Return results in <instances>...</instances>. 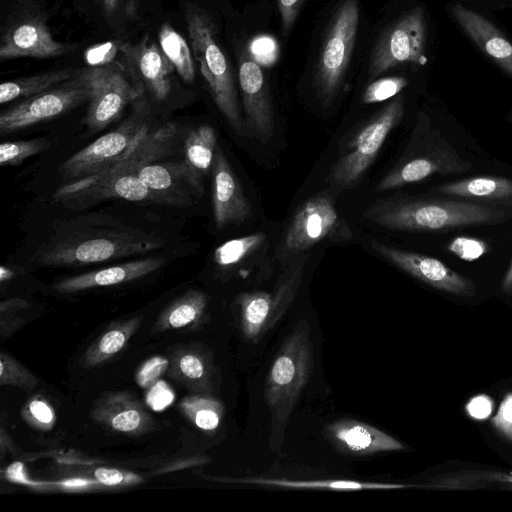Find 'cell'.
Returning a JSON list of instances; mask_svg holds the SVG:
<instances>
[{
    "mask_svg": "<svg viewBox=\"0 0 512 512\" xmlns=\"http://www.w3.org/2000/svg\"><path fill=\"white\" fill-rule=\"evenodd\" d=\"M264 233H254L229 240L214 251V262L222 268H233L257 251L265 242Z\"/></svg>",
    "mask_w": 512,
    "mask_h": 512,
    "instance_id": "obj_35",
    "label": "cell"
},
{
    "mask_svg": "<svg viewBox=\"0 0 512 512\" xmlns=\"http://www.w3.org/2000/svg\"><path fill=\"white\" fill-rule=\"evenodd\" d=\"M425 40L423 9L415 7L391 23L377 38L369 58V78L374 79L404 63L424 64Z\"/></svg>",
    "mask_w": 512,
    "mask_h": 512,
    "instance_id": "obj_11",
    "label": "cell"
},
{
    "mask_svg": "<svg viewBox=\"0 0 512 512\" xmlns=\"http://www.w3.org/2000/svg\"><path fill=\"white\" fill-rule=\"evenodd\" d=\"M507 119H508L510 122H512V111L509 113V115H508Z\"/></svg>",
    "mask_w": 512,
    "mask_h": 512,
    "instance_id": "obj_51",
    "label": "cell"
},
{
    "mask_svg": "<svg viewBox=\"0 0 512 512\" xmlns=\"http://www.w3.org/2000/svg\"><path fill=\"white\" fill-rule=\"evenodd\" d=\"M28 307H29L28 302L23 299H19V298L10 299V300L1 302L0 312H1V314H5V313H9V312L26 309Z\"/></svg>",
    "mask_w": 512,
    "mask_h": 512,
    "instance_id": "obj_48",
    "label": "cell"
},
{
    "mask_svg": "<svg viewBox=\"0 0 512 512\" xmlns=\"http://www.w3.org/2000/svg\"><path fill=\"white\" fill-rule=\"evenodd\" d=\"M73 44L56 41L40 12H23L12 16L1 29L0 60L20 57L55 58L69 54Z\"/></svg>",
    "mask_w": 512,
    "mask_h": 512,
    "instance_id": "obj_15",
    "label": "cell"
},
{
    "mask_svg": "<svg viewBox=\"0 0 512 512\" xmlns=\"http://www.w3.org/2000/svg\"><path fill=\"white\" fill-rule=\"evenodd\" d=\"M492 426L512 443V392L507 393L502 399L498 410L491 418Z\"/></svg>",
    "mask_w": 512,
    "mask_h": 512,
    "instance_id": "obj_44",
    "label": "cell"
},
{
    "mask_svg": "<svg viewBox=\"0 0 512 512\" xmlns=\"http://www.w3.org/2000/svg\"><path fill=\"white\" fill-rule=\"evenodd\" d=\"M165 263V257L136 259L101 270L63 278L55 283L53 288L59 293H75L97 287L122 284L153 273Z\"/></svg>",
    "mask_w": 512,
    "mask_h": 512,
    "instance_id": "obj_22",
    "label": "cell"
},
{
    "mask_svg": "<svg viewBox=\"0 0 512 512\" xmlns=\"http://www.w3.org/2000/svg\"><path fill=\"white\" fill-rule=\"evenodd\" d=\"M133 317L111 324L85 351L80 359L84 368L99 366L122 351L141 324Z\"/></svg>",
    "mask_w": 512,
    "mask_h": 512,
    "instance_id": "obj_29",
    "label": "cell"
},
{
    "mask_svg": "<svg viewBox=\"0 0 512 512\" xmlns=\"http://www.w3.org/2000/svg\"><path fill=\"white\" fill-rule=\"evenodd\" d=\"M305 1L306 0H277L284 35H287L292 29Z\"/></svg>",
    "mask_w": 512,
    "mask_h": 512,
    "instance_id": "obj_46",
    "label": "cell"
},
{
    "mask_svg": "<svg viewBox=\"0 0 512 512\" xmlns=\"http://www.w3.org/2000/svg\"><path fill=\"white\" fill-rule=\"evenodd\" d=\"M164 240L107 215H85L54 228L31 261L48 267H78L162 248Z\"/></svg>",
    "mask_w": 512,
    "mask_h": 512,
    "instance_id": "obj_1",
    "label": "cell"
},
{
    "mask_svg": "<svg viewBox=\"0 0 512 512\" xmlns=\"http://www.w3.org/2000/svg\"><path fill=\"white\" fill-rule=\"evenodd\" d=\"M180 409L191 423L206 432L216 430L224 415V407L221 402L205 394L183 398Z\"/></svg>",
    "mask_w": 512,
    "mask_h": 512,
    "instance_id": "obj_33",
    "label": "cell"
},
{
    "mask_svg": "<svg viewBox=\"0 0 512 512\" xmlns=\"http://www.w3.org/2000/svg\"><path fill=\"white\" fill-rule=\"evenodd\" d=\"M39 379L5 352L0 353V385L17 386L27 391L33 390Z\"/></svg>",
    "mask_w": 512,
    "mask_h": 512,
    "instance_id": "obj_37",
    "label": "cell"
},
{
    "mask_svg": "<svg viewBox=\"0 0 512 512\" xmlns=\"http://www.w3.org/2000/svg\"><path fill=\"white\" fill-rule=\"evenodd\" d=\"M175 394L163 380L153 383L146 393V404L154 411H162L172 404Z\"/></svg>",
    "mask_w": 512,
    "mask_h": 512,
    "instance_id": "obj_43",
    "label": "cell"
},
{
    "mask_svg": "<svg viewBox=\"0 0 512 512\" xmlns=\"http://www.w3.org/2000/svg\"><path fill=\"white\" fill-rule=\"evenodd\" d=\"M169 367V360L154 356L143 363L136 374V381L142 388H149Z\"/></svg>",
    "mask_w": 512,
    "mask_h": 512,
    "instance_id": "obj_42",
    "label": "cell"
},
{
    "mask_svg": "<svg viewBox=\"0 0 512 512\" xmlns=\"http://www.w3.org/2000/svg\"><path fill=\"white\" fill-rule=\"evenodd\" d=\"M207 305L208 298L203 292L190 289L161 313L155 330L161 332L196 324L204 317Z\"/></svg>",
    "mask_w": 512,
    "mask_h": 512,
    "instance_id": "obj_30",
    "label": "cell"
},
{
    "mask_svg": "<svg viewBox=\"0 0 512 512\" xmlns=\"http://www.w3.org/2000/svg\"><path fill=\"white\" fill-rule=\"evenodd\" d=\"M494 409L493 399L486 394H479L469 399L465 405L466 414L474 420H486Z\"/></svg>",
    "mask_w": 512,
    "mask_h": 512,
    "instance_id": "obj_45",
    "label": "cell"
},
{
    "mask_svg": "<svg viewBox=\"0 0 512 512\" xmlns=\"http://www.w3.org/2000/svg\"><path fill=\"white\" fill-rule=\"evenodd\" d=\"M109 198L173 206L170 199L151 190L138 176L128 172H103L68 182L53 194L55 202L72 209H83Z\"/></svg>",
    "mask_w": 512,
    "mask_h": 512,
    "instance_id": "obj_10",
    "label": "cell"
},
{
    "mask_svg": "<svg viewBox=\"0 0 512 512\" xmlns=\"http://www.w3.org/2000/svg\"><path fill=\"white\" fill-rule=\"evenodd\" d=\"M429 193L512 208V179L502 176L481 175L446 182L432 187Z\"/></svg>",
    "mask_w": 512,
    "mask_h": 512,
    "instance_id": "obj_23",
    "label": "cell"
},
{
    "mask_svg": "<svg viewBox=\"0 0 512 512\" xmlns=\"http://www.w3.org/2000/svg\"><path fill=\"white\" fill-rule=\"evenodd\" d=\"M91 418L108 430L127 435L147 433L154 421L143 404L129 392L101 395L91 411Z\"/></svg>",
    "mask_w": 512,
    "mask_h": 512,
    "instance_id": "obj_20",
    "label": "cell"
},
{
    "mask_svg": "<svg viewBox=\"0 0 512 512\" xmlns=\"http://www.w3.org/2000/svg\"><path fill=\"white\" fill-rule=\"evenodd\" d=\"M500 290L505 295H512V261L502 278Z\"/></svg>",
    "mask_w": 512,
    "mask_h": 512,
    "instance_id": "obj_49",
    "label": "cell"
},
{
    "mask_svg": "<svg viewBox=\"0 0 512 512\" xmlns=\"http://www.w3.org/2000/svg\"><path fill=\"white\" fill-rule=\"evenodd\" d=\"M113 43H105L90 47L85 52V60L90 66H100L113 62L116 51Z\"/></svg>",
    "mask_w": 512,
    "mask_h": 512,
    "instance_id": "obj_47",
    "label": "cell"
},
{
    "mask_svg": "<svg viewBox=\"0 0 512 512\" xmlns=\"http://www.w3.org/2000/svg\"><path fill=\"white\" fill-rule=\"evenodd\" d=\"M323 435L339 451L357 457L406 450V446L391 435L352 419L328 424Z\"/></svg>",
    "mask_w": 512,
    "mask_h": 512,
    "instance_id": "obj_19",
    "label": "cell"
},
{
    "mask_svg": "<svg viewBox=\"0 0 512 512\" xmlns=\"http://www.w3.org/2000/svg\"><path fill=\"white\" fill-rule=\"evenodd\" d=\"M91 86L87 67L71 79L24 98L0 115V132L7 135L39 122L58 117L89 101Z\"/></svg>",
    "mask_w": 512,
    "mask_h": 512,
    "instance_id": "obj_8",
    "label": "cell"
},
{
    "mask_svg": "<svg viewBox=\"0 0 512 512\" xmlns=\"http://www.w3.org/2000/svg\"><path fill=\"white\" fill-rule=\"evenodd\" d=\"M305 257H299L280 275L272 292L241 293L236 298L240 331L248 342H258L283 317L300 287Z\"/></svg>",
    "mask_w": 512,
    "mask_h": 512,
    "instance_id": "obj_6",
    "label": "cell"
},
{
    "mask_svg": "<svg viewBox=\"0 0 512 512\" xmlns=\"http://www.w3.org/2000/svg\"><path fill=\"white\" fill-rule=\"evenodd\" d=\"M452 14L474 43L512 76V44L486 18L459 4L451 8Z\"/></svg>",
    "mask_w": 512,
    "mask_h": 512,
    "instance_id": "obj_24",
    "label": "cell"
},
{
    "mask_svg": "<svg viewBox=\"0 0 512 512\" xmlns=\"http://www.w3.org/2000/svg\"><path fill=\"white\" fill-rule=\"evenodd\" d=\"M222 482L247 484L264 487H277L294 490H325V491H363V490H394L414 487V485L400 483H384L359 481L352 479H312L296 480L287 478L246 477L226 478Z\"/></svg>",
    "mask_w": 512,
    "mask_h": 512,
    "instance_id": "obj_26",
    "label": "cell"
},
{
    "mask_svg": "<svg viewBox=\"0 0 512 512\" xmlns=\"http://www.w3.org/2000/svg\"><path fill=\"white\" fill-rule=\"evenodd\" d=\"M23 417L31 425L48 430L55 423V414L47 401L41 398L31 399L23 409Z\"/></svg>",
    "mask_w": 512,
    "mask_h": 512,
    "instance_id": "obj_39",
    "label": "cell"
},
{
    "mask_svg": "<svg viewBox=\"0 0 512 512\" xmlns=\"http://www.w3.org/2000/svg\"><path fill=\"white\" fill-rule=\"evenodd\" d=\"M212 175L216 227L223 229L227 225L247 220L251 214L250 204L219 146L216 147L214 154Z\"/></svg>",
    "mask_w": 512,
    "mask_h": 512,
    "instance_id": "obj_21",
    "label": "cell"
},
{
    "mask_svg": "<svg viewBox=\"0 0 512 512\" xmlns=\"http://www.w3.org/2000/svg\"><path fill=\"white\" fill-rule=\"evenodd\" d=\"M238 81L245 114V128L262 142L274 132V113L268 80L245 46H237Z\"/></svg>",
    "mask_w": 512,
    "mask_h": 512,
    "instance_id": "obj_18",
    "label": "cell"
},
{
    "mask_svg": "<svg viewBox=\"0 0 512 512\" xmlns=\"http://www.w3.org/2000/svg\"><path fill=\"white\" fill-rule=\"evenodd\" d=\"M185 20L194 58L213 101L231 127L240 135L245 133L232 68L219 45L215 22L208 12L194 4L186 7Z\"/></svg>",
    "mask_w": 512,
    "mask_h": 512,
    "instance_id": "obj_4",
    "label": "cell"
},
{
    "mask_svg": "<svg viewBox=\"0 0 512 512\" xmlns=\"http://www.w3.org/2000/svg\"><path fill=\"white\" fill-rule=\"evenodd\" d=\"M407 85L408 80L404 77L390 76L377 79L371 82L365 89L362 102L365 104H374L393 98Z\"/></svg>",
    "mask_w": 512,
    "mask_h": 512,
    "instance_id": "obj_38",
    "label": "cell"
},
{
    "mask_svg": "<svg viewBox=\"0 0 512 512\" xmlns=\"http://www.w3.org/2000/svg\"><path fill=\"white\" fill-rule=\"evenodd\" d=\"M313 367L310 326L299 321L284 340L267 374L265 399L271 414L269 448L278 451L289 418Z\"/></svg>",
    "mask_w": 512,
    "mask_h": 512,
    "instance_id": "obj_3",
    "label": "cell"
},
{
    "mask_svg": "<svg viewBox=\"0 0 512 512\" xmlns=\"http://www.w3.org/2000/svg\"><path fill=\"white\" fill-rule=\"evenodd\" d=\"M421 148L407 156L378 183L377 191H387L419 182L435 174H462L473 168L452 143L427 124Z\"/></svg>",
    "mask_w": 512,
    "mask_h": 512,
    "instance_id": "obj_9",
    "label": "cell"
},
{
    "mask_svg": "<svg viewBox=\"0 0 512 512\" xmlns=\"http://www.w3.org/2000/svg\"><path fill=\"white\" fill-rule=\"evenodd\" d=\"M493 483L510 484V474L490 470L462 471L431 479L422 487L434 489H476Z\"/></svg>",
    "mask_w": 512,
    "mask_h": 512,
    "instance_id": "obj_34",
    "label": "cell"
},
{
    "mask_svg": "<svg viewBox=\"0 0 512 512\" xmlns=\"http://www.w3.org/2000/svg\"><path fill=\"white\" fill-rule=\"evenodd\" d=\"M119 62L141 92L153 100L164 101L171 91V75L175 70L161 48L145 37L137 43L119 44Z\"/></svg>",
    "mask_w": 512,
    "mask_h": 512,
    "instance_id": "obj_16",
    "label": "cell"
},
{
    "mask_svg": "<svg viewBox=\"0 0 512 512\" xmlns=\"http://www.w3.org/2000/svg\"><path fill=\"white\" fill-rule=\"evenodd\" d=\"M79 70L63 68L17 78L0 85V103L28 98L73 78Z\"/></svg>",
    "mask_w": 512,
    "mask_h": 512,
    "instance_id": "obj_31",
    "label": "cell"
},
{
    "mask_svg": "<svg viewBox=\"0 0 512 512\" xmlns=\"http://www.w3.org/2000/svg\"><path fill=\"white\" fill-rule=\"evenodd\" d=\"M94 476L98 483L110 487L131 486L142 481V477L138 474L114 468H97Z\"/></svg>",
    "mask_w": 512,
    "mask_h": 512,
    "instance_id": "obj_40",
    "label": "cell"
},
{
    "mask_svg": "<svg viewBox=\"0 0 512 512\" xmlns=\"http://www.w3.org/2000/svg\"><path fill=\"white\" fill-rule=\"evenodd\" d=\"M151 190L166 196L173 206L183 207L191 203V188L183 161L148 163L138 167L134 173Z\"/></svg>",
    "mask_w": 512,
    "mask_h": 512,
    "instance_id": "obj_25",
    "label": "cell"
},
{
    "mask_svg": "<svg viewBox=\"0 0 512 512\" xmlns=\"http://www.w3.org/2000/svg\"><path fill=\"white\" fill-rule=\"evenodd\" d=\"M358 26V0H341L329 19L314 65L313 85L323 106L333 101L342 86L355 46Z\"/></svg>",
    "mask_w": 512,
    "mask_h": 512,
    "instance_id": "obj_5",
    "label": "cell"
},
{
    "mask_svg": "<svg viewBox=\"0 0 512 512\" xmlns=\"http://www.w3.org/2000/svg\"><path fill=\"white\" fill-rule=\"evenodd\" d=\"M148 129L138 118L127 119L62 162L58 167L60 176L68 183L109 170Z\"/></svg>",
    "mask_w": 512,
    "mask_h": 512,
    "instance_id": "obj_13",
    "label": "cell"
},
{
    "mask_svg": "<svg viewBox=\"0 0 512 512\" xmlns=\"http://www.w3.org/2000/svg\"><path fill=\"white\" fill-rule=\"evenodd\" d=\"M370 246L384 259L434 289L460 297H470L476 293V284L472 279L436 258L376 240H371Z\"/></svg>",
    "mask_w": 512,
    "mask_h": 512,
    "instance_id": "obj_17",
    "label": "cell"
},
{
    "mask_svg": "<svg viewBox=\"0 0 512 512\" xmlns=\"http://www.w3.org/2000/svg\"><path fill=\"white\" fill-rule=\"evenodd\" d=\"M216 140L215 130L207 124L195 127L185 138L183 164L188 182L198 196L202 195L204 180L212 169Z\"/></svg>",
    "mask_w": 512,
    "mask_h": 512,
    "instance_id": "obj_27",
    "label": "cell"
},
{
    "mask_svg": "<svg viewBox=\"0 0 512 512\" xmlns=\"http://www.w3.org/2000/svg\"><path fill=\"white\" fill-rule=\"evenodd\" d=\"M352 232L325 193L306 200L294 214L285 232L283 253L303 252L322 240L348 241Z\"/></svg>",
    "mask_w": 512,
    "mask_h": 512,
    "instance_id": "obj_12",
    "label": "cell"
},
{
    "mask_svg": "<svg viewBox=\"0 0 512 512\" xmlns=\"http://www.w3.org/2000/svg\"><path fill=\"white\" fill-rule=\"evenodd\" d=\"M139 0H102L103 14L112 25L120 18L132 20L137 15Z\"/></svg>",
    "mask_w": 512,
    "mask_h": 512,
    "instance_id": "obj_41",
    "label": "cell"
},
{
    "mask_svg": "<svg viewBox=\"0 0 512 512\" xmlns=\"http://www.w3.org/2000/svg\"><path fill=\"white\" fill-rule=\"evenodd\" d=\"M50 147V141L45 138L3 142L0 145V165H20L27 158L42 153Z\"/></svg>",
    "mask_w": 512,
    "mask_h": 512,
    "instance_id": "obj_36",
    "label": "cell"
},
{
    "mask_svg": "<svg viewBox=\"0 0 512 512\" xmlns=\"http://www.w3.org/2000/svg\"><path fill=\"white\" fill-rule=\"evenodd\" d=\"M363 216L389 230L441 232L504 223L512 218V208L431 194L381 199Z\"/></svg>",
    "mask_w": 512,
    "mask_h": 512,
    "instance_id": "obj_2",
    "label": "cell"
},
{
    "mask_svg": "<svg viewBox=\"0 0 512 512\" xmlns=\"http://www.w3.org/2000/svg\"><path fill=\"white\" fill-rule=\"evenodd\" d=\"M168 373L203 393L212 390L213 366L208 356L200 350L183 348L174 352L169 360Z\"/></svg>",
    "mask_w": 512,
    "mask_h": 512,
    "instance_id": "obj_28",
    "label": "cell"
},
{
    "mask_svg": "<svg viewBox=\"0 0 512 512\" xmlns=\"http://www.w3.org/2000/svg\"><path fill=\"white\" fill-rule=\"evenodd\" d=\"M13 276H14V272L10 268H8L6 266H1L0 267V281L1 282L8 281Z\"/></svg>",
    "mask_w": 512,
    "mask_h": 512,
    "instance_id": "obj_50",
    "label": "cell"
},
{
    "mask_svg": "<svg viewBox=\"0 0 512 512\" xmlns=\"http://www.w3.org/2000/svg\"><path fill=\"white\" fill-rule=\"evenodd\" d=\"M403 114L404 99L397 96L361 129L347 148L348 152L332 166L326 181L339 189L355 185L375 160Z\"/></svg>",
    "mask_w": 512,
    "mask_h": 512,
    "instance_id": "obj_7",
    "label": "cell"
},
{
    "mask_svg": "<svg viewBox=\"0 0 512 512\" xmlns=\"http://www.w3.org/2000/svg\"><path fill=\"white\" fill-rule=\"evenodd\" d=\"M160 48L173 64L176 72L187 83L195 79V66L186 40L169 22H165L158 33Z\"/></svg>",
    "mask_w": 512,
    "mask_h": 512,
    "instance_id": "obj_32",
    "label": "cell"
},
{
    "mask_svg": "<svg viewBox=\"0 0 512 512\" xmlns=\"http://www.w3.org/2000/svg\"><path fill=\"white\" fill-rule=\"evenodd\" d=\"M91 96L84 124L98 132L115 121L125 107L142 97L119 61L87 67Z\"/></svg>",
    "mask_w": 512,
    "mask_h": 512,
    "instance_id": "obj_14",
    "label": "cell"
}]
</instances>
